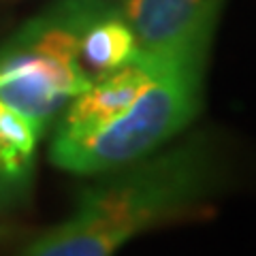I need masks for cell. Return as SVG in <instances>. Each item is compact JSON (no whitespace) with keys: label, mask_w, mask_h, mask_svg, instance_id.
Masks as SVG:
<instances>
[{"label":"cell","mask_w":256,"mask_h":256,"mask_svg":"<svg viewBox=\"0 0 256 256\" xmlns=\"http://www.w3.org/2000/svg\"><path fill=\"white\" fill-rule=\"evenodd\" d=\"M224 182L226 166L218 146L194 134L100 173L79 194L73 214L38 235L22 256H116L132 237L196 212Z\"/></svg>","instance_id":"cell-1"},{"label":"cell","mask_w":256,"mask_h":256,"mask_svg":"<svg viewBox=\"0 0 256 256\" xmlns=\"http://www.w3.org/2000/svg\"><path fill=\"white\" fill-rule=\"evenodd\" d=\"M203 64L205 58L169 60L132 105L105 126L79 137L54 134L52 162L77 175H100L152 156L194 120Z\"/></svg>","instance_id":"cell-2"},{"label":"cell","mask_w":256,"mask_h":256,"mask_svg":"<svg viewBox=\"0 0 256 256\" xmlns=\"http://www.w3.org/2000/svg\"><path fill=\"white\" fill-rule=\"evenodd\" d=\"M102 6V0H62L0 45V100L41 134L92 84L79 62V43Z\"/></svg>","instance_id":"cell-3"},{"label":"cell","mask_w":256,"mask_h":256,"mask_svg":"<svg viewBox=\"0 0 256 256\" xmlns=\"http://www.w3.org/2000/svg\"><path fill=\"white\" fill-rule=\"evenodd\" d=\"M220 0H122L139 52L162 58L207 54Z\"/></svg>","instance_id":"cell-4"},{"label":"cell","mask_w":256,"mask_h":256,"mask_svg":"<svg viewBox=\"0 0 256 256\" xmlns=\"http://www.w3.org/2000/svg\"><path fill=\"white\" fill-rule=\"evenodd\" d=\"M198 58H203V56H198ZM169 60L182 58H162V56H152L137 50L134 58L128 64L102 77L92 79L90 88L77 94L66 105L56 134L79 137V134L92 132L96 128L105 126L132 105V100L152 82L156 70Z\"/></svg>","instance_id":"cell-5"},{"label":"cell","mask_w":256,"mask_h":256,"mask_svg":"<svg viewBox=\"0 0 256 256\" xmlns=\"http://www.w3.org/2000/svg\"><path fill=\"white\" fill-rule=\"evenodd\" d=\"M137 50V38L122 13L105 4L84 30L79 62L90 79H96L128 64Z\"/></svg>","instance_id":"cell-6"},{"label":"cell","mask_w":256,"mask_h":256,"mask_svg":"<svg viewBox=\"0 0 256 256\" xmlns=\"http://www.w3.org/2000/svg\"><path fill=\"white\" fill-rule=\"evenodd\" d=\"M38 137L41 130L26 116L0 100V171L32 182Z\"/></svg>","instance_id":"cell-7"},{"label":"cell","mask_w":256,"mask_h":256,"mask_svg":"<svg viewBox=\"0 0 256 256\" xmlns=\"http://www.w3.org/2000/svg\"><path fill=\"white\" fill-rule=\"evenodd\" d=\"M32 182H24L18 178H11L0 171V216H6L28 201Z\"/></svg>","instance_id":"cell-8"},{"label":"cell","mask_w":256,"mask_h":256,"mask_svg":"<svg viewBox=\"0 0 256 256\" xmlns=\"http://www.w3.org/2000/svg\"><path fill=\"white\" fill-rule=\"evenodd\" d=\"M15 235V228L11 226V224H4V222H0V244H4V242H9V239Z\"/></svg>","instance_id":"cell-9"}]
</instances>
